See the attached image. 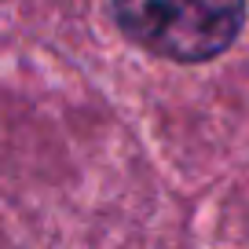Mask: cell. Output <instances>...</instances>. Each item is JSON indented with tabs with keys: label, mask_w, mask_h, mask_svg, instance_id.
<instances>
[{
	"label": "cell",
	"mask_w": 249,
	"mask_h": 249,
	"mask_svg": "<svg viewBox=\"0 0 249 249\" xmlns=\"http://www.w3.org/2000/svg\"><path fill=\"white\" fill-rule=\"evenodd\" d=\"M128 40L176 62H202L227 52L246 22V0H114Z\"/></svg>",
	"instance_id": "cell-1"
}]
</instances>
